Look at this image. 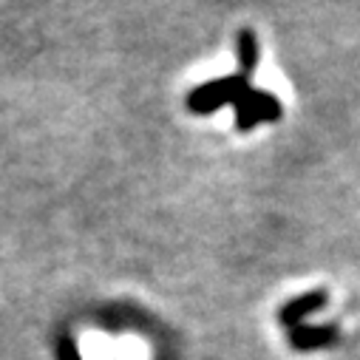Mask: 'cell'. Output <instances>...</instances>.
Instances as JSON below:
<instances>
[{"instance_id": "cell-1", "label": "cell", "mask_w": 360, "mask_h": 360, "mask_svg": "<svg viewBox=\"0 0 360 360\" xmlns=\"http://www.w3.org/2000/svg\"><path fill=\"white\" fill-rule=\"evenodd\" d=\"M250 91V82L247 77H224V79H216V82H207L202 88H196V91L188 97V105L191 111L196 114H210L213 108H221L227 103H238L244 94Z\"/></svg>"}, {"instance_id": "cell-2", "label": "cell", "mask_w": 360, "mask_h": 360, "mask_svg": "<svg viewBox=\"0 0 360 360\" xmlns=\"http://www.w3.org/2000/svg\"><path fill=\"white\" fill-rule=\"evenodd\" d=\"M236 125L241 131L252 128L255 122H273L281 117V103L273 97V94H266V91H255V88H250V91L236 103Z\"/></svg>"}, {"instance_id": "cell-3", "label": "cell", "mask_w": 360, "mask_h": 360, "mask_svg": "<svg viewBox=\"0 0 360 360\" xmlns=\"http://www.w3.org/2000/svg\"><path fill=\"white\" fill-rule=\"evenodd\" d=\"M323 304H326V295H323V292H309V295H301V298L290 301V304L281 309V323H298V321H304L307 315L318 312Z\"/></svg>"}, {"instance_id": "cell-4", "label": "cell", "mask_w": 360, "mask_h": 360, "mask_svg": "<svg viewBox=\"0 0 360 360\" xmlns=\"http://www.w3.org/2000/svg\"><path fill=\"white\" fill-rule=\"evenodd\" d=\"M338 332L329 329V326H318V329H309V326H298L292 332V346L295 349H318V346H326L332 343Z\"/></svg>"}, {"instance_id": "cell-5", "label": "cell", "mask_w": 360, "mask_h": 360, "mask_svg": "<svg viewBox=\"0 0 360 360\" xmlns=\"http://www.w3.org/2000/svg\"><path fill=\"white\" fill-rule=\"evenodd\" d=\"M258 63V46H255V34L252 32H241L238 34V65H241V77H250L252 68Z\"/></svg>"}]
</instances>
